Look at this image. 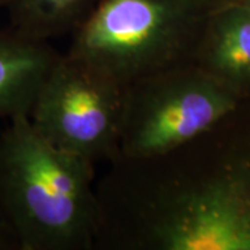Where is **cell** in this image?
Here are the masks:
<instances>
[{
	"mask_svg": "<svg viewBox=\"0 0 250 250\" xmlns=\"http://www.w3.org/2000/svg\"><path fill=\"white\" fill-rule=\"evenodd\" d=\"M0 214L20 250H93L95 164L54 147L27 114L11 118L0 132Z\"/></svg>",
	"mask_w": 250,
	"mask_h": 250,
	"instance_id": "obj_2",
	"label": "cell"
},
{
	"mask_svg": "<svg viewBox=\"0 0 250 250\" xmlns=\"http://www.w3.org/2000/svg\"><path fill=\"white\" fill-rule=\"evenodd\" d=\"M3 6H4V0H0V10H3Z\"/></svg>",
	"mask_w": 250,
	"mask_h": 250,
	"instance_id": "obj_12",
	"label": "cell"
},
{
	"mask_svg": "<svg viewBox=\"0 0 250 250\" xmlns=\"http://www.w3.org/2000/svg\"><path fill=\"white\" fill-rule=\"evenodd\" d=\"M99 0H4L10 28L47 41L72 32L89 16Z\"/></svg>",
	"mask_w": 250,
	"mask_h": 250,
	"instance_id": "obj_8",
	"label": "cell"
},
{
	"mask_svg": "<svg viewBox=\"0 0 250 250\" xmlns=\"http://www.w3.org/2000/svg\"><path fill=\"white\" fill-rule=\"evenodd\" d=\"M239 104L174 150L110 163L96 182L95 249L250 250V126Z\"/></svg>",
	"mask_w": 250,
	"mask_h": 250,
	"instance_id": "obj_1",
	"label": "cell"
},
{
	"mask_svg": "<svg viewBox=\"0 0 250 250\" xmlns=\"http://www.w3.org/2000/svg\"><path fill=\"white\" fill-rule=\"evenodd\" d=\"M59 56L47 41L0 29V120L29 116Z\"/></svg>",
	"mask_w": 250,
	"mask_h": 250,
	"instance_id": "obj_7",
	"label": "cell"
},
{
	"mask_svg": "<svg viewBox=\"0 0 250 250\" xmlns=\"http://www.w3.org/2000/svg\"><path fill=\"white\" fill-rule=\"evenodd\" d=\"M206 9L208 11H213V10L220 9L224 6H228V4H233V3H239L241 0H199Z\"/></svg>",
	"mask_w": 250,
	"mask_h": 250,
	"instance_id": "obj_10",
	"label": "cell"
},
{
	"mask_svg": "<svg viewBox=\"0 0 250 250\" xmlns=\"http://www.w3.org/2000/svg\"><path fill=\"white\" fill-rule=\"evenodd\" d=\"M239 3H242V4H245V6H248V7H250V0H241Z\"/></svg>",
	"mask_w": 250,
	"mask_h": 250,
	"instance_id": "obj_11",
	"label": "cell"
},
{
	"mask_svg": "<svg viewBox=\"0 0 250 250\" xmlns=\"http://www.w3.org/2000/svg\"><path fill=\"white\" fill-rule=\"evenodd\" d=\"M0 250H20L16 235L1 214H0Z\"/></svg>",
	"mask_w": 250,
	"mask_h": 250,
	"instance_id": "obj_9",
	"label": "cell"
},
{
	"mask_svg": "<svg viewBox=\"0 0 250 250\" xmlns=\"http://www.w3.org/2000/svg\"><path fill=\"white\" fill-rule=\"evenodd\" d=\"M241 102L195 62L142 77L125 85L118 159L139 160L174 150L214 126Z\"/></svg>",
	"mask_w": 250,
	"mask_h": 250,
	"instance_id": "obj_4",
	"label": "cell"
},
{
	"mask_svg": "<svg viewBox=\"0 0 250 250\" xmlns=\"http://www.w3.org/2000/svg\"><path fill=\"white\" fill-rule=\"evenodd\" d=\"M125 85L70 52L54 62L29 120L54 147L93 164L120 154Z\"/></svg>",
	"mask_w": 250,
	"mask_h": 250,
	"instance_id": "obj_5",
	"label": "cell"
},
{
	"mask_svg": "<svg viewBox=\"0 0 250 250\" xmlns=\"http://www.w3.org/2000/svg\"><path fill=\"white\" fill-rule=\"evenodd\" d=\"M193 62L242 100L249 98L250 7L233 3L210 11Z\"/></svg>",
	"mask_w": 250,
	"mask_h": 250,
	"instance_id": "obj_6",
	"label": "cell"
},
{
	"mask_svg": "<svg viewBox=\"0 0 250 250\" xmlns=\"http://www.w3.org/2000/svg\"><path fill=\"white\" fill-rule=\"evenodd\" d=\"M208 13L199 0H99L68 52L128 85L193 62Z\"/></svg>",
	"mask_w": 250,
	"mask_h": 250,
	"instance_id": "obj_3",
	"label": "cell"
}]
</instances>
